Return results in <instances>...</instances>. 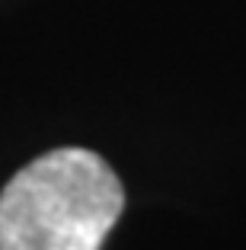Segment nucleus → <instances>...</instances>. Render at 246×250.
<instances>
[{"label": "nucleus", "mask_w": 246, "mask_h": 250, "mask_svg": "<svg viewBox=\"0 0 246 250\" xmlns=\"http://www.w3.org/2000/svg\"><path fill=\"white\" fill-rule=\"evenodd\" d=\"M125 208L115 170L87 147L36 157L0 192V250H102Z\"/></svg>", "instance_id": "f257e3e1"}]
</instances>
